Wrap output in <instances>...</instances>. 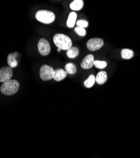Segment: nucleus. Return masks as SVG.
<instances>
[{
  "label": "nucleus",
  "instance_id": "nucleus-19",
  "mask_svg": "<svg viewBox=\"0 0 140 158\" xmlns=\"http://www.w3.org/2000/svg\"><path fill=\"white\" fill-rule=\"evenodd\" d=\"M75 31L80 36H85L86 34V31L85 29H84V28H81V27H77L75 28Z\"/></svg>",
  "mask_w": 140,
  "mask_h": 158
},
{
  "label": "nucleus",
  "instance_id": "nucleus-17",
  "mask_svg": "<svg viewBox=\"0 0 140 158\" xmlns=\"http://www.w3.org/2000/svg\"><path fill=\"white\" fill-rule=\"evenodd\" d=\"M65 70L66 72H67V73L73 75L76 73V68L75 67V65L73 63H69L65 65Z\"/></svg>",
  "mask_w": 140,
  "mask_h": 158
},
{
  "label": "nucleus",
  "instance_id": "nucleus-7",
  "mask_svg": "<svg viewBox=\"0 0 140 158\" xmlns=\"http://www.w3.org/2000/svg\"><path fill=\"white\" fill-rule=\"evenodd\" d=\"M13 75V70L10 67H3L0 69V82H6L11 80Z\"/></svg>",
  "mask_w": 140,
  "mask_h": 158
},
{
  "label": "nucleus",
  "instance_id": "nucleus-2",
  "mask_svg": "<svg viewBox=\"0 0 140 158\" xmlns=\"http://www.w3.org/2000/svg\"><path fill=\"white\" fill-rule=\"evenodd\" d=\"M20 88V83L16 80H10L4 82L1 86L0 90L6 96H11L16 93Z\"/></svg>",
  "mask_w": 140,
  "mask_h": 158
},
{
  "label": "nucleus",
  "instance_id": "nucleus-20",
  "mask_svg": "<svg viewBox=\"0 0 140 158\" xmlns=\"http://www.w3.org/2000/svg\"><path fill=\"white\" fill-rule=\"evenodd\" d=\"M76 25H78V27L85 29L86 27H88L89 23H88V22L86 21V20H78L76 22Z\"/></svg>",
  "mask_w": 140,
  "mask_h": 158
},
{
  "label": "nucleus",
  "instance_id": "nucleus-16",
  "mask_svg": "<svg viewBox=\"0 0 140 158\" xmlns=\"http://www.w3.org/2000/svg\"><path fill=\"white\" fill-rule=\"evenodd\" d=\"M95 83V77L94 75H90L89 78L84 82V85L87 88H91Z\"/></svg>",
  "mask_w": 140,
  "mask_h": 158
},
{
  "label": "nucleus",
  "instance_id": "nucleus-10",
  "mask_svg": "<svg viewBox=\"0 0 140 158\" xmlns=\"http://www.w3.org/2000/svg\"><path fill=\"white\" fill-rule=\"evenodd\" d=\"M107 80V74L106 72L102 71L98 73L95 77V81L98 84H104Z\"/></svg>",
  "mask_w": 140,
  "mask_h": 158
},
{
  "label": "nucleus",
  "instance_id": "nucleus-21",
  "mask_svg": "<svg viewBox=\"0 0 140 158\" xmlns=\"http://www.w3.org/2000/svg\"><path fill=\"white\" fill-rule=\"evenodd\" d=\"M58 50V52H60V51H61V49H59V48H58V50Z\"/></svg>",
  "mask_w": 140,
  "mask_h": 158
},
{
  "label": "nucleus",
  "instance_id": "nucleus-14",
  "mask_svg": "<svg viewBox=\"0 0 140 158\" xmlns=\"http://www.w3.org/2000/svg\"><path fill=\"white\" fill-rule=\"evenodd\" d=\"M8 64L10 68H15L18 65V61H17L16 58L14 54H9L8 56Z\"/></svg>",
  "mask_w": 140,
  "mask_h": 158
},
{
  "label": "nucleus",
  "instance_id": "nucleus-4",
  "mask_svg": "<svg viewBox=\"0 0 140 158\" xmlns=\"http://www.w3.org/2000/svg\"><path fill=\"white\" fill-rule=\"evenodd\" d=\"M54 71L53 68L49 65H42L40 69V77L44 81L51 80L54 77Z\"/></svg>",
  "mask_w": 140,
  "mask_h": 158
},
{
  "label": "nucleus",
  "instance_id": "nucleus-15",
  "mask_svg": "<svg viewBox=\"0 0 140 158\" xmlns=\"http://www.w3.org/2000/svg\"><path fill=\"white\" fill-rule=\"evenodd\" d=\"M79 54V50L76 47H71L67 51V56L69 58H75Z\"/></svg>",
  "mask_w": 140,
  "mask_h": 158
},
{
  "label": "nucleus",
  "instance_id": "nucleus-3",
  "mask_svg": "<svg viewBox=\"0 0 140 158\" xmlns=\"http://www.w3.org/2000/svg\"><path fill=\"white\" fill-rule=\"evenodd\" d=\"M36 19L41 23L49 24L53 22L56 17L53 12L47 10H39L36 14Z\"/></svg>",
  "mask_w": 140,
  "mask_h": 158
},
{
  "label": "nucleus",
  "instance_id": "nucleus-6",
  "mask_svg": "<svg viewBox=\"0 0 140 158\" xmlns=\"http://www.w3.org/2000/svg\"><path fill=\"white\" fill-rule=\"evenodd\" d=\"M104 45V42L102 39L93 38L90 39L87 42L86 46L90 51H97L100 50Z\"/></svg>",
  "mask_w": 140,
  "mask_h": 158
},
{
  "label": "nucleus",
  "instance_id": "nucleus-9",
  "mask_svg": "<svg viewBox=\"0 0 140 158\" xmlns=\"http://www.w3.org/2000/svg\"><path fill=\"white\" fill-rule=\"evenodd\" d=\"M67 72L62 68H58L54 71L53 78L56 81H61L67 76Z\"/></svg>",
  "mask_w": 140,
  "mask_h": 158
},
{
  "label": "nucleus",
  "instance_id": "nucleus-8",
  "mask_svg": "<svg viewBox=\"0 0 140 158\" xmlns=\"http://www.w3.org/2000/svg\"><path fill=\"white\" fill-rule=\"evenodd\" d=\"M94 56L92 55H87L81 63V67L84 69H90L94 63Z\"/></svg>",
  "mask_w": 140,
  "mask_h": 158
},
{
  "label": "nucleus",
  "instance_id": "nucleus-5",
  "mask_svg": "<svg viewBox=\"0 0 140 158\" xmlns=\"http://www.w3.org/2000/svg\"><path fill=\"white\" fill-rule=\"evenodd\" d=\"M38 50L42 56H47L50 53L51 46L47 39L41 38L38 42Z\"/></svg>",
  "mask_w": 140,
  "mask_h": 158
},
{
  "label": "nucleus",
  "instance_id": "nucleus-1",
  "mask_svg": "<svg viewBox=\"0 0 140 158\" xmlns=\"http://www.w3.org/2000/svg\"><path fill=\"white\" fill-rule=\"evenodd\" d=\"M55 45L61 50H68L72 47L71 39L63 34H57L53 37Z\"/></svg>",
  "mask_w": 140,
  "mask_h": 158
},
{
  "label": "nucleus",
  "instance_id": "nucleus-13",
  "mask_svg": "<svg viewBox=\"0 0 140 158\" xmlns=\"http://www.w3.org/2000/svg\"><path fill=\"white\" fill-rule=\"evenodd\" d=\"M122 58L125 60H129L134 56V52L129 49H123L121 51Z\"/></svg>",
  "mask_w": 140,
  "mask_h": 158
},
{
  "label": "nucleus",
  "instance_id": "nucleus-11",
  "mask_svg": "<svg viewBox=\"0 0 140 158\" xmlns=\"http://www.w3.org/2000/svg\"><path fill=\"white\" fill-rule=\"evenodd\" d=\"M84 4V3L83 0H75L70 4L69 7L73 11H78L82 9Z\"/></svg>",
  "mask_w": 140,
  "mask_h": 158
},
{
  "label": "nucleus",
  "instance_id": "nucleus-18",
  "mask_svg": "<svg viewBox=\"0 0 140 158\" xmlns=\"http://www.w3.org/2000/svg\"><path fill=\"white\" fill-rule=\"evenodd\" d=\"M107 62L104 61H99V60H95L94 61V65L96 68L99 69H103L107 67Z\"/></svg>",
  "mask_w": 140,
  "mask_h": 158
},
{
  "label": "nucleus",
  "instance_id": "nucleus-12",
  "mask_svg": "<svg viewBox=\"0 0 140 158\" xmlns=\"http://www.w3.org/2000/svg\"><path fill=\"white\" fill-rule=\"evenodd\" d=\"M77 15L75 12H71L69 15L68 19L67 20V26L69 28H72L75 25V22L76 21Z\"/></svg>",
  "mask_w": 140,
  "mask_h": 158
}]
</instances>
